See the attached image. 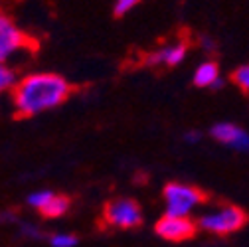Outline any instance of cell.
Returning <instances> with one entry per match:
<instances>
[{"label": "cell", "mask_w": 249, "mask_h": 247, "mask_svg": "<svg viewBox=\"0 0 249 247\" xmlns=\"http://www.w3.org/2000/svg\"><path fill=\"white\" fill-rule=\"evenodd\" d=\"M212 139H215L217 142H222L233 150L239 152H249V133L233 123H217L210 131Z\"/></svg>", "instance_id": "obj_7"}, {"label": "cell", "mask_w": 249, "mask_h": 247, "mask_svg": "<svg viewBox=\"0 0 249 247\" xmlns=\"http://www.w3.org/2000/svg\"><path fill=\"white\" fill-rule=\"evenodd\" d=\"M186 52H188V46L184 42H178V44H168V46H162L159 50L150 52L146 57H144V64L148 68H174L178 64H182L184 57H186Z\"/></svg>", "instance_id": "obj_8"}, {"label": "cell", "mask_w": 249, "mask_h": 247, "mask_svg": "<svg viewBox=\"0 0 249 247\" xmlns=\"http://www.w3.org/2000/svg\"><path fill=\"white\" fill-rule=\"evenodd\" d=\"M198 224L190 220V215H174V213H164L162 218L154 226L159 237L172 241V243H180L196 235Z\"/></svg>", "instance_id": "obj_6"}, {"label": "cell", "mask_w": 249, "mask_h": 247, "mask_svg": "<svg viewBox=\"0 0 249 247\" xmlns=\"http://www.w3.org/2000/svg\"><path fill=\"white\" fill-rule=\"evenodd\" d=\"M32 48H36L32 38L26 32H22L10 16L0 12V64H6L20 50H32Z\"/></svg>", "instance_id": "obj_5"}, {"label": "cell", "mask_w": 249, "mask_h": 247, "mask_svg": "<svg viewBox=\"0 0 249 247\" xmlns=\"http://www.w3.org/2000/svg\"><path fill=\"white\" fill-rule=\"evenodd\" d=\"M103 222L111 228L133 229L142 224L141 206L131 198H115L103 210Z\"/></svg>", "instance_id": "obj_4"}, {"label": "cell", "mask_w": 249, "mask_h": 247, "mask_svg": "<svg viewBox=\"0 0 249 247\" xmlns=\"http://www.w3.org/2000/svg\"><path fill=\"white\" fill-rule=\"evenodd\" d=\"M233 83L243 91V93H247L249 95V64H245V66H241V68H237L235 71H233Z\"/></svg>", "instance_id": "obj_13"}, {"label": "cell", "mask_w": 249, "mask_h": 247, "mask_svg": "<svg viewBox=\"0 0 249 247\" xmlns=\"http://www.w3.org/2000/svg\"><path fill=\"white\" fill-rule=\"evenodd\" d=\"M247 213L239 206L224 204L204 212L198 218V228L212 233V235H231L247 226Z\"/></svg>", "instance_id": "obj_2"}, {"label": "cell", "mask_w": 249, "mask_h": 247, "mask_svg": "<svg viewBox=\"0 0 249 247\" xmlns=\"http://www.w3.org/2000/svg\"><path fill=\"white\" fill-rule=\"evenodd\" d=\"M202 139V135L198 133V131H192V133H186V137H184V141L186 142H198Z\"/></svg>", "instance_id": "obj_16"}, {"label": "cell", "mask_w": 249, "mask_h": 247, "mask_svg": "<svg viewBox=\"0 0 249 247\" xmlns=\"http://www.w3.org/2000/svg\"><path fill=\"white\" fill-rule=\"evenodd\" d=\"M220 81V68L215 61H202L194 71V85L196 87H217Z\"/></svg>", "instance_id": "obj_9"}, {"label": "cell", "mask_w": 249, "mask_h": 247, "mask_svg": "<svg viewBox=\"0 0 249 247\" xmlns=\"http://www.w3.org/2000/svg\"><path fill=\"white\" fill-rule=\"evenodd\" d=\"M77 237L73 233H55L50 237V245L52 247H75L77 245Z\"/></svg>", "instance_id": "obj_15"}, {"label": "cell", "mask_w": 249, "mask_h": 247, "mask_svg": "<svg viewBox=\"0 0 249 247\" xmlns=\"http://www.w3.org/2000/svg\"><path fill=\"white\" fill-rule=\"evenodd\" d=\"M141 4V0H115V4H113V14L117 18L121 16H127L131 10H135L137 6Z\"/></svg>", "instance_id": "obj_14"}, {"label": "cell", "mask_w": 249, "mask_h": 247, "mask_svg": "<svg viewBox=\"0 0 249 247\" xmlns=\"http://www.w3.org/2000/svg\"><path fill=\"white\" fill-rule=\"evenodd\" d=\"M162 196H164L166 213H174V215H190L194 210H198L206 202V194L200 188L184 182L166 184Z\"/></svg>", "instance_id": "obj_3"}, {"label": "cell", "mask_w": 249, "mask_h": 247, "mask_svg": "<svg viewBox=\"0 0 249 247\" xmlns=\"http://www.w3.org/2000/svg\"><path fill=\"white\" fill-rule=\"evenodd\" d=\"M70 206H71V202H70L68 196L53 194L52 200L40 210V213L44 215V218H50V220H53V218H61V215H66V213H68Z\"/></svg>", "instance_id": "obj_10"}, {"label": "cell", "mask_w": 249, "mask_h": 247, "mask_svg": "<svg viewBox=\"0 0 249 247\" xmlns=\"http://www.w3.org/2000/svg\"><path fill=\"white\" fill-rule=\"evenodd\" d=\"M16 83V73L6 66V64H0V95L4 91H10Z\"/></svg>", "instance_id": "obj_11"}, {"label": "cell", "mask_w": 249, "mask_h": 247, "mask_svg": "<svg viewBox=\"0 0 249 247\" xmlns=\"http://www.w3.org/2000/svg\"><path fill=\"white\" fill-rule=\"evenodd\" d=\"M71 93L73 87L66 77L48 71L24 75L10 89L14 115L20 119L34 117L64 105Z\"/></svg>", "instance_id": "obj_1"}, {"label": "cell", "mask_w": 249, "mask_h": 247, "mask_svg": "<svg viewBox=\"0 0 249 247\" xmlns=\"http://www.w3.org/2000/svg\"><path fill=\"white\" fill-rule=\"evenodd\" d=\"M55 192H52V190H38V192H32L28 196V206H32L34 210H42L50 200H52V196H53Z\"/></svg>", "instance_id": "obj_12"}]
</instances>
